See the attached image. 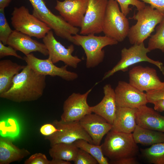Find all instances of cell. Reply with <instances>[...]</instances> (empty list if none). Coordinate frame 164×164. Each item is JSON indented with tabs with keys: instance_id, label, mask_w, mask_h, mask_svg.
<instances>
[{
	"instance_id": "obj_34",
	"label": "cell",
	"mask_w": 164,
	"mask_h": 164,
	"mask_svg": "<svg viewBox=\"0 0 164 164\" xmlns=\"http://www.w3.org/2000/svg\"><path fill=\"white\" fill-rule=\"evenodd\" d=\"M13 56L18 59H23V58L17 54L16 50L11 46H5L0 41V58L7 56Z\"/></svg>"
},
{
	"instance_id": "obj_38",
	"label": "cell",
	"mask_w": 164,
	"mask_h": 164,
	"mask_svg": "<svg viewBox=\"0 0 164 164\" xmlns=\"http://www.w3.org/2000/svg\"><path fill=\"white\" fill-rule=\"evenodd\" d=\"M152 104H154V109L158 112L164 111V99H161L154 101Z\"/></svg>"
},
{
	"instance_id": "obj_19",
	"label": "cell",
	"mask_w": 164,
	"mask_h": 164,
	"mask_svg": "<svg viewBox=\"0 0 164 164\" xmlns=\"http://www.w3.org/2000/svg\"><path fill=\"white\" fill-rule=\"evenodd\" d=\"M103 92L104 96L101 101L95 105L91 107V111L112 124L117 107L114 90L110 84H108L103 87Z\"/></svg>"
},
{
	"instance_id": "obj_22",
	"label": "cell",
	"mask_w": 164,
	"mask_h": 164,
	"mask_svg": "<svg viewBox=\"0 0 164 164\" xmlns=\"http://www.w3.org/2000/svg\"><path fill=\"white\" fill-rule=\"evenodd\" d=\"M13 142L11 138H0V164L20 161L30 154L28 150L19 148Z\"/></svg>"
},
{
	"instance_id": "obj_2",
	"label": "cell",
	"mask_w": 164,
	"mask_h": 164,
	"mask_svg": "<svg viewBox=\"0 0 164 164\" xmlns=\"http://www.w3.org/2000/svg\"><path fill=\"white\" fill-rule=\"evenodd\" d=\"M137 144L132 133L111 130L107 134L101 145L104 155L111 161H115L136 157L139 152Z\"/></svg>"
},
{
	"instance_id": "obj_31",
	"label": "cell",
	"mask_w": 164,
	"mask_h": 164,
	"mask_svg": "<svg viewBox=\"0 0 164 164\" xmlns=\"http://www.w3.org/2000/svg\"><path fill=\"white\" fill-rule=\"evenodd\" d=\"M75 164H97L96 159L89 153L82 149H79L75 159Z\"/></svg>"
},
{
	"instance_id": "obj_7",
	"label": "cell",
	"mask_w": 164,
	"mask_h": 164,
	"mask_svg": "<svg viewBox=\"0 0 164 164\" xmlns=\"http://www.w3.org/2000/svg\"><path fill=\"white\" fill-rule=\"evenodd\" d=\"M11 22L15 30L31 37L43 39L51 29L25 6L15 7L11 14Z\"/></svg>"
},
{
	"instance_id": "obj_28",
	"label": "cell",
	"mask_w": 164,
	"mask_h": 164,
	"mask_svg": "<svg viewBox=\"0 0 164 164\" xmlns=\"http://www.w3.org/2000/svg\"><path fill=\"white\" fill-rule=\"evenodd\" d=\"M147 48L150 51L159 49L164 53V18L156 27L155 33L151 36Z\"/></svg>"
},
{
	"instance_id": "obj_11",
	"label": "cell",
	"mask_w": 164,
	"mask_h": 164,
	"mask_svg": "<svg viewBox=\"0 0 164 164\" xmlns=\"http://www.w3.org/2000/svg\"><path fill=\"white\" fill-rule=\"evenodd\" d=\"M43 40L48 51V57L53 63L61 61L67 66L76 68L81 61V59L72 55L74 50L73 45L71 44L66 48L56 39L51 30Z\"/></svg>"
},
{
	"instance_id": "obj_16",
	"label": "cell",
	"mask_w": 164,
	"mask_h": 164,
	"mask_svg": "<svg viewBox=\"0 0 164 164\" xmlns=\"http://www.w3.org/2000/svg\"><path fill=\"white\" fill-rule=\"evenodd\" d=\"M88 0L56 1L55 9L71 25L80 27L87 9Z\"/></svg>"
},
{
	"instance_id": "obj_24",
	"label": "cell",
	"mask_w": 164,
	"mask_h": 164,
	"mask_svg": "<svg viewBox=\"0 0 164 164\" xmlns=\"http://www.w3.org/2000/svg\"><path fill=\"white\" fill-rule=\"evenodd\" d=\"M132 134L135 142L144 145L164 142V132L145 128L137 125Z\"/></svg>"
},
{
	"instance_id": "obj_25",
	"label": "cell",
	"mask_w": 164,
	"mask_h": 164,
	"mask_svg": "<svg viewBox=\"0 0 164 164\" xmlns=\"http://www.w3.org/2000/svg\"><path fill=\"white\" fill-rule=\"evenodd\" d=\"M49 153L52 159L74 161L79 148L75 143H59L50 145Z\"/></svg>"
},
{
	"instance_id": "obj_21",
	"label": "cell",
	"mask_w": 164,
	"mask_h": 164,
	"mask_svg": "<svg viewBox=\"0 0 164 164\" xmlns=\"http://www.w3.org/2000/svg\"><path fill=\"white\" fill-rule=\"evenodd\" d=\"M136 109L117 107L111 130L132 133L137 125L135 115Z\"/></svg>"
},
{
	"instance_id": "obj_5",
	"label": "cell",
	"mask_w": 164,
	"mask_h": 164,
	"mask_svg": "<svg viewBox=\"0 0 164 164\" xmlns=\"http://www.w3.org/2000/svg\"><path fill=\"white\" fill-rule=\"evenodd\" d=\"M74 44L81 46L86 56V66L87 68L95 67L103 61L105 53L103 48L108 45L117 44L116 40L106 36H96L94 34L73 36Z\"/></svg>"
},
{
	"instance_id": "obj_20",
	"label": "cell",
	"mask_w": 164,
	"mask_h": 164,
	"mask_svg": "<svg viewBox=\"0 0 164 164\" xmlns=\"http://www.w3.org/2000/svg\"><path fill=\"white\" fill-rule=\"evenodd\" d=\"M136 121L144 128L164 132V116L146 105L136 109Z\"/></svg>"
},
{
	"instance_id": "obj_14",
	"label": "cell",
	"mask_w": 164,
	"mask_h": 164,
	"mask_svg": "<svg viewBox=\"0 0 164 164\" xmlns=\"http://www.w3.org/2000/svg\"><path fill=\"white\" fill-rule=\"evenodd\" d=\"M129 83L142 92L156 90L163 85L155 69L149 67L135 66L128 73Z\"/></svg>"
},
{
	"instance_id": "obj_3",
	"label": "cell",
	"mask_w": 164,
	"mask_h": 164,
	"mask_svg": "<svg viewBox=\"0 0 164 164\" xmlns=\"http://www.w3.org/2000/svg\"><path fill=\"white\" fill-rule=\"evenodd\" d=\"M164 18V13L150 5L145 7L129 19L136 20V23L130 27L127 37L130 44H139L150 36L155 26Z\"/></svg>"
},
{
	"instance_id": "obj_39",
	"label": "cell",
	"mask_w": 164,
	"mask_h": 164,
	"mask_svg": "<svg viewBox=\"0 0 164 164\" xmlns=\"http://www.w3.org/2000/svg\"><path fill=\"white\" fill-rule=\"evenodd\" d=\"M12 0H0V9H5L7 7Z\"/></svg>"
},
{
	"instance_id": "obj_33",
	"label": "cell",
	"mask_w": 164,
	"mask_h": 164,
	"mask_svg": "<svg viewBox=\"0 0 164 164\" xmlns=\"http://www.w3.org/2000/svg\"><path fill=\"white\" fill-rule=\"evenodd\" d=\"M148 103H152L154 101L164 99V81L162 86L156 90L146 93Z\"/></svg>"
},
{
	"instance_id": "obj_8",
	"label": "cell",
	"mask_w": 164,
	"mask_h": 164,
	"mask_svg": "<svg viewBox=\"0 0 164 164\" xmlns=\"http://www.w3.org/2000/svg\"><path fill=\"white\" fill-rule=\"evenodd\" d=\"M150 52L145 47L144 43L133 45L128 48H124L121 51L120 60L111 69L105 73L103 80L109 78L118 71H126L130 66L142 62H147L156 66L164 75L163 63L149 57L147 54Z\"/></svg>"
},
{
	"instance_id": "obj_10",
	"label": "cell",
	"mask_w": 164,
	"mask_h": 164,
	"mask_svg": "<svg viewBox=\"0 0 164 164\" xmlns=\"http://www.w3.org/2000/svg\"><path fill=\"white\" fill-rule=\"evenodd\" d=\"M108 0H88L80 33L82 35L95 34L102 32L104 18Z\"/></svg>"
},
{
	"instance_id": "obj_32",
	"label": "cell",
	"mask_w": 164,
	"mask_h": 164,
	"mask_svg": "<svg viewBox=\"0 0 164 164\" xmlns=\"http://www.w3.org/2000/svg\"><path fill=\"white\" fill-rule=\"evenodd\" d=\"M24 164H52V160H49L45 155L37 153L30 156L25 160Z\"/></svg>"
},
{
	"instance_id": "obj_12",
	"label": "cell",
	"mask_w": 164,
	"mask_h": 164,
	"mask_svg": "<svg viewBox=\"0 0 164 164\" xmlns=\"http://www.w3.org/2000/svg\"><path fill=\"white\" fill-rule=\"evenodd\" d=\"M23 60L27 65L40 74L58 76L68 81L73 80L78 77L77 73L67 70V65H65L60 67H57L49 57L46 59H40L31 53L24 56Z\"/></svg>"
},
{
	"instance_id": "obj_35",
	"label": "cell",
	"mask_w": 164,
	"mask_h": 164,
	"mask_svg": "<svg viewBox=\"0 0 164 164\" xmlns=\"http://www.w3.org/2000/svg\"><path fill=\"white\" fill-rule=\"evenodd\" d=\"M59 131V129L52 123L45 124L41 127L39 129L41 134L45 137L51 135Z\"/></svg>"
},
{
	"instance_id": "obj_6",
	"label": "cell",
	"mask_w": 164,
	"mask_h": 164,
	"mask_svg": "<svg viewBox=\"0 0 164 164\" xmlns=\"http://www.w3.org/2000/svg\"><path fill=\"white\" fill-rule=\"evenodd\" d=\"M130 29L128 19L120 10L115 0H108L104 18L102 32L118 42L127 37Z\"/></svg>"
},
{
	"instance_id": "obj_23",
	"label": "cell",
	"mask_w": 164,
	"mask_h": 164,
	"mask_svg": "<svg viewBox=\"0 0 164 164\" xmlns=\"http://www.w3.org/2000/svg\"><path fill=\"white\" fill-rule=\"evenodd\" d=\"M21 65L10 60L0 61V94L8 91L11 87L13 78L24 68Z\"/></svg>"
},
{
	"instance_id": "obj_18",
	"label": "cell",
	"mask_w": 164,
	"mask_h": 164,
	"mask_svg": "<svg viewBox=\"0 0 164 164\" xmlns=\"http://www.w3.org/2000/svg\"><path fill=\"white\" fill-rule=\"evenodd\" d=\"M31 37L14 30L7 40V45L16 51H21L25 56L34 52H39L45 56L48 55V51L45 45Z\"/></svg>"
},
{
	"instance_id": "obj_17",
	"label": "cell",
	"mask_w": 164,
	"mask_h": 164,
	"mask_svg": "<svg viewBox=\"0 0 164 164\" xmlns=\"http://www.w3.org/2000/svg\"><path fill=\"white\" fill-rule=\"evenodd\" d=\"M80 123L92 138L93 144L100 145L104 136L112 128V125L96 114L85 115Z\"/></svg>"
},
{
	"instance_id": "obj_37",
	"label": "cell",
	"mask_w": 164,
	"mask_h": 164,
	"mask_svg": "<svg viewBox=\"0 0 164 164\" xmlns=\"http://www.w3.org/2000/svg\"><path fill=\"white\" fill-rule=\"evenodd\" d=\"M109 164H137L138 163L136 157L125 158L115 161H110Z\"/></svg>"
},
{
	"instance_id": "obj_30",
	"label": "cell",
	"mask_w": 164,
	"mask_h": 164,
	"mask_svg": "<svg viewBox=\"0 0 164 164\" xmlns=\"http://www.w3.org/2000/svg\"><path fill=\"white\" fill-rule=\"evenodd\" d=\"M119 4L121 12L126 16L129 13L131 9L130 5L135 6L138 11L144 8L146 5L144 2L139 0H115Z\"/></svg>"
},
{
	"instance_id": "obj_27",
	"label": "cell",
	"mask_w": 164,
	"mask_h": 164,
	"mask_svg": "<svg viewBox=\"0 0 164 164\" xmlns=\"http://www.w3.org/2000/svg\"><path fill=\"white\" fill-rule=\"evenodd\" d=\"M143 156L150 163L164 164V142L155 144L141 149Z\"/></svg>"
},
{
	"instance_id": "obj_13",
	"label": "cell",
	"mask_w": 164,
	"mask_h": 164,
	"mask_svg": "<svg viewBox=\"0 0 164 164\" xmlns=\"http://www.w3.org/2000/svg\"><path fill=\"white\" fill-rule=\"evenodd\" d=\"M92 90L91 88L83 94L73 93L71 94L64 102L60 120L64 122L79 121L86 115L91 113L87 100Z\"/></svg>"
},
{
	"instance_id": "obj_36",
	"label": "cell",
	"mask_w": 164,
	"mask_h": 164,
	"mask_svg": "<svg viewBox=\"0 0 164 164\" xmlns=\"http://www.w3.org/2000/svg\"><path fill=\"white\" fill-rule=\"evenodd\" d=\"M150 5L153 8L164 13V0H139Z\"/></svg>"
},
{
	"instance_id": "obj_15",
	"label": "cell",
	"mask_w": 164,
	"mask_h": 164,
	"mask_svg": "<svg viewBox=\"0 0 164 164\" xmlns=\"http://www.w3.org/2000/svg\"><path fill=\"white\" fill-rule=\"evenodd\" d=\"M114 91L117 107L137 108L148 103L146 93L129 83L119 81Z\"/></svg>"
},
{
	"instance_id": "obj_1",
	"label": "cell",
	"mask_w": 164,
	"mask_h": 164,
	"mask_svg": "<svg viewBox=\"0 0 164 164\" xmlns=\"http://www.w3.org/2000/svg\"><path fill=\"white\" fill-rule=\"evenodd\" d=\"M46 76L39 74L27 65L14 77L12 85L0 97L21 103L38 100L43 95L46 87Z\"/></svg>"
},
{
	"instance_id": "obj_4",
	"label": "cell",
	"mask_w": 164,
	"mask_h": 164,
	"mask_svg": "<svg viewBox=\"0 0 164 164\" xmlns=\"http://www.w3.org/2000/svg\"><path fill=\"white\" fill-rule=\"evenodd\" d=\"M32 7V14L45 23L57 36L74 43L73 36L79 30L65 21L60 16L53 14L47 6L44 0H29Z\"/></svg>"
},
{
	"instance_id": "obj_9",
	"label": "cell",
	"mask_w": 164,
	"mask_h": 164,
	"mask_svg": "<svg viewBox=\"0 0 164 164\" xmlns=\"http://www.w3.org/2000/svg\"><path fill=\"white\" fill-rule=\"evenodd\" d=\"M52 123L59 131L51 135L45 136V139L49 142L50 145L59 143H73L80 139L93 144L92 138L79 121L64 122L55 120Z\"/></svg>"
},
{
	"instance_id": "obj_26",
	"label": "cell",
	"mask_w": 164,
	"mask_h": 164,
	"mask_svg": "<svg viewBox=\"0 0 164 164\" xmlns=\"http://www.w3.org/2000/svg\"><path fill=\"white\" fill-rule=\"evenodd\" d=\"M74 143L78 148L84 150L92 155L99 164H109L103 154L101 145L91 143L83 139L78 140Z\"/></svg>"
},
{
	"instance_id": "obj_29",
	"label": "cell",
	"mask_w": 164,
	"mask_h": 164,
	"mask_svg": "<svg viewBox=\"0 0 164 164\" xmlns=\"http://www.w3.org/2000/svg\"><path fill=\"white\" fill-rule=\"evenodd\" d=\"M13 31L5 16L4 9H0V41L4 44L7 45V40Z\"/></svg>"
}]
</instances>
